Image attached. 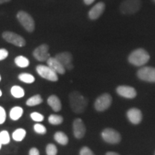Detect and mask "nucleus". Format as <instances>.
I'll list each match as a JSON object with an SVG mask.
<instances>
[{
  "label": "nucleus",
  "mask_w": 155,
  "mask_h": 155,
  "mask_svg": "<svg viewBox=\"0 0 155 155\" xmlns=\"http://www.w3.org/2000/svg\"><path fill=\"white\" fill-rule=\"evenodd\" d=\"M45 152L47 155H57L58 149L55 144H48L46 147Z\"/></svg>",
  "instance_id": "obj_28"
},
{
  "label": "nucleus",
  "mask_w": 155,
  "mask_h": 155,
  "mask_svg": "<svg viewBox=\"0 0 155 155\" xmlns=\"http://www.w3.org/2000/svg\"><path fill=\"white\" fill-rule=\"evenodd\" d=\"M80 155H95V154L88 147H83L80 150Z\"/></svg>",
  "instance_id": "obj_31"
},
{
  "label": "nucleus",
  "mask_w": 155,
  "mask_h": 155,
  "mask_svg": "<svg viewBox=\"0 0 155 155\" xmlns=\"http://www.w3.org/2000/svg\"><path fill=\"white\" fill-rule=\"evenodd\" d=\"M17 18L28 32H32L35 30V21L28 13L24 11L19 12L17 13Z\"/></svg>",
  "instance_id": "obj_4"
},
{
  "label": "nucleus",
  "mask_w": 155,
  "mask_h": 155,
  "mask_svg": "<svg viewBox=\"0 0 155 155\" xmlns=\"http://www.w3.org/2000/svg\"><path fill=\"white\" fill-rule=\"evenodd\" d=\"M137 76L141 81L155 83V68L142 67L137 71Z\"/></svg>",
  "instance_id": "obj_7"
},
{
  "label": "nucleus",
  "mask_w": 155,
  "mask_h": 155,
  "mask_svg": "<svg viewBox=\"0 0 155 155\" xmlns=\"http://www.w3.org/2000/svg\"><path fill=\"white\" fill-rule=\"evenodd\" d=\"M112 103V98L111 95L108 94H104L101 95L96 98L94 103V106L96 111H104L110 107Z\"/></svg>",
  "instance_id": "obj_6"
},
{
  "label": "nucleus",
  "mask_w": 155,
  "mask_h": 155,
  "mask_svg": "<svg viewBox=\"0 0 155 155\" xmlns=\"http://www.w3.org/2000/svg\"><path fill=\"white\" fill-rule=\"evenodd\" d=\"M48 104L55 112L60 111L62 108L61 100L55 95H52V96L48 97Z\"/></svg>",
  "instance_id": "obj_17"
},
{
  "label": "nucleus",
  "mask_w": 155,
  "mask_h": 155,
  "mask_svg": "<svg viewBox=\"0 0 155 155\" xmlns=\"http://www.w3.org/2000/svg\"><path fill=\"white\" fill-rule=\"evenodd\" d=\"M11 94L16 98H22L25 96V91L19 86H13L11 88Z\"/></svg>",
  "instance_id": "obj_23"
},
{
  "label": "nucleus",
  "mask_w": 155,
  "mask_h": 155,
  "mask_svg": "<svg viewBox=\"0 0 155 155\" xmlns=\"http://www.w3.org/2000/svg\"><path fill=\"white\" fill-rule=\"evenodd\" d=\"M105 10V4L104 2H98L92 7L89 11L88 17L91 19H97L99 18L101 15L104 13Z\"/></svg>",
  "instance_id": "obj_14"
},
{
  "label": "nucleus",
  "mask_w": 155,
  "mask_h": 155,
  "mask_svg": "<svg viewBox=\"0 0 155 155\" xmlns=\"http://www.w3.org/2000/svg\"><path fill=\"white\" fill-rule=\"evenodd\" d=\"M140 0H124L120 5V10L124 15H133L141 8Z\"/></svg>",
  "instance_id": "obj_3"
},
{
  "label": "nucleus",
  "mask_w": 155,
  "mask_h": 155,
  "mask_svg": "<svg viewBox=\"0 0 155 155\" xmlns=\"http://www.w3.org/2000/svg\"><path fill=\"white\" fill-rule=\"evenodd\" d=\"M9 55L8 51L6 49H0V61H3V60L6 59L7 58V56Z\"/></svg>",
  "instance_id": "obj_32"
},
{
  "label": "nucleus",
  "mask_w": 155,
  "mask_h": 155,
  "mask_svg": "<svg viewBox=\"0 0 155 155\" xmlns=\"http://www.w3.org/2000/svg\"><path fill=\"white\" fill-rule=\"evenodd\" d=\"M54 139L61 145H66L68 143V137L63 131H57L54 134Z\"/></svg>",
  "instance_id": "obj_19"
},
{
  "label": "nucleus",
  "mask_w": 155,
  "mask_h": 155,
  "mask_svg": "<svg viewBox=\"0 0 155 155\" xmlns=\"http://www.w3.org/2000/svg\"><path fill=\"white\" fill-rule=\"evenodd\" d=\"M48 50H49V46L46 44H42L34 50L33 56L38 61H47L48 58H50Z\"/></svg>",
  "instance_id": "obj_10"
},
{
  "label": "nucleus",
  "mask_w": 155,
  "mask_h": 155,
  "mask_svg": "<svg viewBox=\"0 0 155 155\" xmlns=\"http://www.w3.org/2000/svg\"><path fill=\"white\" fill-rule=\"evenodd\" d=\"M7 119V113L2 106H0V124H3Z\"/></svg>",
  "instance_id": "obj_30"
},
{
  "label": "nucleus",
  "mask_w": 155,
  "mask_h": 155,
  "mask_svg": "<svg viewBox=\"0 0 155 155\" xmlns=\"http://www.w3.org/2000/svg\"><path fill=\"white\" fill-rule=\"evenodd\" d=\"M106 155H119L118 153L116 152H109L106 153Z\"/></svg>",
  "instance_id": "obj_35"
},
{
  "label": "nucleus",
  "mask_w": 155,
  "mask_h": 155,
  "mask_svg": "<svg viewBox=\"0 0 155 155\" xmlns=\"http://www.w3.org/2000/svg\"><path fill=\"white\" fill-rule=\"evenodd\" d=\"M2 144L1 141H0V150H1V148H2Z\"/></svg>",
  "instance_id": "obj_38"
},
{
  "label": "nucleus",
  "mask_w": 155,
  "mask_h": 155,
  "mask_svg": "<svg viewBox=\"0 0 155 155\" xmlns=\"http://www.w3.org/2000/svg\"><path fill=\"white\" fill-rule=\"evenodd\" d=\"M43 100L40 95H35V96L30 97L29 99L27 100L26 105L28 106H35L41 104Z\"/></svg>",
  "instance_id": "obj_22"
},
{
  "label": "nucleus",
  "mask_w": 155,
  "mask_h": 155,
  "mask_svg": "<svg viewBox=\"0 0 155 155\" xmlns=\"http://www.w3.org/2000/svg\"><path fill=\"white\" fill-rule=\"evenodd\" d=\"M47 64L48 66H49L50 68L53 69L58 74L63 75L65 73V71H66L63 65L55 58L50 57L48 58L47 61Z\"/></svg>",
  "instance_id": "obj_15"
},
{
  "label": "nucleus",
  "mask_w": 155,
  "mask_h": 155,
  "mask_svg": "<svg viewBox=\"0 0 155 155\" xmlns=\"http://www.w3.org/2000/svg\"><path fill=\"white\" fill-rule=\"evenodd\" d=\"M150 56L147 50L143 48L136 49L131 53L128 58L129 63L135 66H143L150 61Z\"/></svg>",
  "instance_id": "obj_2"
},
{
  "label": "nucleus",
  "mask_w": 155,
  "mask_h": 155,
  "mask_svg": "<svg viewBox=\"0 0 155 155\" xmlns=\"http://www.w3.org/2000/svg\"><path fill=\"white\" fill-rule=\"evenodd\" d=\"M0 141L2 145L8 144L10 141V136L7 131L3 130L0 132Z\"/></svg>",
  "instance_id": "obj_26"
},
{
  "label": "nucleus",
  "mask_w": 155,
  "mask_h": 155,
  "mask_svg": "<svg viewBox=\"0 0 155 155\" xmlns=\"http://www.w3.org/2000/svg\"><path fill=\"white\" fill-rule=\"evenodd\" d=\"M1 80H2V78H1V75H0V82H1Z\"/></svg>",
  "instance_id": "obj_39"
},
{
  "label": "nucleus",
  "mask_w": 155,
  "mask_h": 155,
  "mask_svg": "<svg viewBox=\"0 0 155 155\" xmlns=\"http://www.w3.org/2000/svg\"><path fill=\"white\" fill-rule=\"evenodd\" d=\"M15 63L16 64L17 66H18L19 68H27L30 65V61L26 57L22 55L17 56V57L15 58Z\"/></svg>",
  "instance_id": "obj_20"
},
{
  "label": "nucleus",
  "mask_w": 155,
  "mask_h": 155,
  "mask_svg": "<svg viewBox=\"0 0 155 155\" xmlns=\"http://www.w3.org/2000/svg\"><path fill=\"white\" fill-rule=\"evenodd\" d=\"M58 61L63 65L65 70H72L73 68V56L68 52H63V53H58L55 57Z\"/></svg>",
  "instance_id": "obj_11"
},
{
  "label": "nucleus",
  "mask_w": 155,
  "mask_h": 155,
  "mask_svg": "<svg viewBox=\"0 0 155 155\" xmlns=\"http://www.w3.org/2000/svg\"><path fill=\"white\" fill-rule=\"evenodd\" d=\"M70 105L73 111L77 114L83 113L88 106V100L78 91H73L69 95Z\"/></svg>",
  "instance_id": "obj_1"
},
{
  "label": "nucleus",
  "mask_w": 155,
  "mask_h": 155,
  "mask_svg": "<svg viewBox=\"0 0 155 155\" xmlns=\"http://www.w3.org/2000/svg\"><path fill=\"white\" fill-rule=\"evenodd\" d=\"M154 155H155V154H154Z\"/></svg>",
  "instance_id": "obj_41"
},
{
  "label": "nucleus",
  "mask_w": 155,
  "mask_h": 155,
  "mask_svg": "<svg viewBox=\"0 0 155 155\" xmlns=\"http://www.w3.org/2000/svg\"><path fill=\"white\" fill-rule=\"evenodd\" d=\"M73 135L76 139H82L86 134V129L81 119H75L73 123Z\"/></svg>",
  "instance_id": "obj_12"
},
{
  "label": "nucleus",
  "mask_w": 155,
  "mask_h": 155,
  "mask_svg": "<svg viewBox=\"0 0 155 155\" xmlns=\"http://www.w3.org/2000/svg\"><path fill=\"white\" fill-rule=\"evenodd\" d=\"M33 129L35 131V133L38 134L44 135L47 133V129H46V127L40 123L35 124L33 127Z\"/></svg>",
  "instance_id": "obj_27"
},
{
  "label": "nucleus",
  "mask_w": 155,
  "mask_h": 155,
  "mask_svg": "<svg viewBox=\"0 0 155 155\" xmlns=\"http://www.w3.org/2000/svg\"><path fill=\"white\" fill-rule=\"evenodd\" d=\"M36 71L40 76L46 80L56 82L58 80V73H56L53 69L48 65H39L36 67Z\"/></svg>",
  "instance_id": "obj_5"
},
{
  "label": "nucleus",
  "mask_w": 155,
  "mask_h": 155,
  "mask_svg": "<svg viewBox=\"0 0 155 155\" xmlns=\"http://www.w3.org/2000/svg\"><path fill=\"white\" fill-rule=\"evenodd\" d=\"M116 92L120 96L126 98H134L137 96L135 89L129 86H119L116 88Z\"/></svg>",
  "instance_id": "obj_13"
},
{
  "label": "nucleus",
  "mask_w": 155,
  "mask_h": 155,
  "mask_svg": "<svg viewBox=\"0 0 155 155\" xmlns=\"http://www.w3.org/2000/svg\"><path fill=\"white\" fill-rule=\"evenodd\" d=\"M127 117L134 124H138L142 119V114L138 108H132L127 111Z\"/></svg>",
  "instance_id": "obj_16"
},
{
  "label": "nucleus",
  "mask_w": 155,
  "mask_h": 155,
  "mask_svg": "<svg viewBox=\"0 0 155 155\" xmlns=\"http://www.w3.org/2000/svg\"><path fill=\"white\" fill-rule=\"evenodd\" d=\"M48 122L52 125H60L63 122V118L61 115L51 114L48 117Z\"/></svg>",
  "instance_id": "obj_25"
},
{
  "label": "nucleus",
  "mask_w": 155,
  "mask_h": 155,
  "mask_svg": "<svg viewBox=\"0 0 155 155\" xmlns=\"http://www.w3.org/2000/svg\"><path fill=\"white\" fill-rule=\"evenodd\" d=\"M84 3L86 4V5H91L92 3H94L95 2V0H83Z\"/></svg>",
  "instance_id": "obj_34"
},
{
  "label": "nucleus",
  "mask_w": 155,
  "mask_h": 155,
  "mask_svg": "<svg viewBox=\"0 0 155 155\" xmlns=\"http://www.w3.org/2000/svg\"><path fill=\"white\" fill-rule=\"evenodd\" d=\"M9 1H11V0H0V4L8 2H9Z\"/></svg>",
  "instance_id": "obj_36"
},
{
  "label": "nucleus",
  "mask_w": 155,
  "mask_h": 155,
  "mask_svg": "<svg viewBox=\"0 0 155 155\" xmlns=\"http://www.w3.org/2000/svg\"><path fill=\"white\" fill-rule=\"evenodd\" d=\"M2 38L6 41L9 42V43L18 46V47H24L26 44L25 39L19 35L18 34L15 33V32H9V31H6L4 32L2 34Z\"/></svg>",
  "instance_id": "obj_9"
},
{
  "label": "nucleus",
  "mask_w": 155,
  "mask_h": 155,
  "mask_svg": "<svg viewBox=\"0 0 155 155\" xmlns=\"http://www.w3.org/2000/svg\"><path fill=\"white\" fill-rule=\"evenodd\" d=\"M31 119L36 122H42L44 120V116L38 112H32L30 114Z\"/></svg>",
  "instance_id": "obj_29"
},
{
  "label": "nucleus",
  "mask_w": 155,
  "mask_h": 155,
  "mask_svg": "<svg viewBox=\"0 0 155 155\" xmlns=\"http://www.w3.org/2000/svg\"><path fill=\"white\" fill-rule=\"evenodd\" d=\"M18 78L19 81H21L22 82H24L25 83H32L35 81V78L33 75L32 74H30V73H20L18 75Z\"/></svg>",
  "instance_id": "obj_24"
},
{
  "label": "nucleus",
  "mask_w": 155,
  "mask_h": 155,
  "mask_svg": "<svg viewBox=\"0 0 155 155\" xmlns=\"http://www.w3.org/2000/svg\"><path fill=\"white\" fill-rule=\"evenodd\" d=\"M153 2H155V0H153Z\"/></svg>",
  "instance_id": "obj_40"
},
{
  "label": "nucleus",
  "mask_w": 155,
  "mask_h": 155,
  "mask_svg": "<svg viewBox=\"0 0 155 155\" xmlns=\"http://www.w3.org/2000/svg\"><path fill=\"white\" fill-rule=\"evenodd\" d=\"M29 155H40V152L36 147H32L29 151Z\"/></svg>",
  "instance_id": "obj_33"
},
{
  "label": "nucleus",
  "mask_w": 155,
  "mask_h": 155,
  "mask_svg": "<svg viewBox=\"0 0 155 155\" xmlns=\"http://www.w3.org/2000/svg\"><path fill=\"white\" fill-rule=\"evenodd\" d=\"M2 91L0 90V97L2 96Z\"/></svg>",
  "instance_id": "obj_37"
},
{
  "label": "nucleus",
  "mask_w": 155,
  "mask_h": 155,
  "mask_svg": "<svg viewBox=\"0 0 155 155\" xmlns=\"http://www.w3.org/2000/svg\"><path fill=\"white\" fill-rule=\"evenodd\" d=\"M102 138L106 142L109 143V144H118L121 141V135L117 131L114 130L113 129L107 128L105 129L101 133Z\"/></svg>",
  "instance_id": "obj_8"
},
{
  "label": "nucleus",
  "mask_w": 155,
  "mask_h": 155,
  "mask_svg": "<svg viewBox=\"0 0 155 155\" xmlns=\"http://www.w3.org/2000/svg\"><path fill=\"white\" fill-rule=\"evenodd\" d=\"M24 110L20 106H15L9 111V117L13 121H17L22 117Z\"/></svg>",
  "instance_id": "obj_18"
},
{
  "label": "nucleus",
  "mask_w": 155,
  "mask_h": 155,
  "mask_svg": "<svg viewBox=\"0 0 155 155\" xmlns=\"http://www.w3.org/2000/svg\"><path fill=\"white\" fill-rule=\"evenodd\" d=\"M26 130L22 128H19L12 133V139L16 141H22L26 137Z\"/></svg>",
  "instance_id": "obj_21"
}]
</instances>
